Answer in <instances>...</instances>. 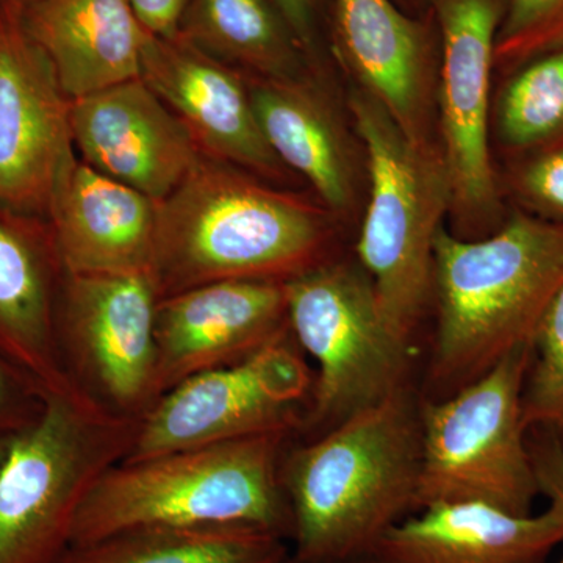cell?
<instances>
[{"instance_id": "6da1fadb", "label": "cell", "mask_w": 563, "mask_h": 563, "mask_svg": "<svg viewBox=\"0 0 563 563\" xmlns=\"http://www.w3.org/2000/svg\"><path fill=\"white\" fill-rule=\"evenodd\" d=\"M420 406L406 384L287 450L280 479L291 515L290 558L346 561L376 553L418 512Z\"/></svg>"}, {"instance_id": "7a4b0ae2", "label": "cell", "mask_w": 563, "mask_h": 563, "mask_svg": "<svg viewBox=\"0 0 563 563\" xmlns=\"http://www.w3.org/2000/svg\"><path fill=\"white\" fill-rule=\"evenodd\" d=\"M333 218L320 203L202 157L158 206V296L218 280H290L331 261Z\"/></svg>"}, {"instance_id": "3957f363", "label": "cell", "mask_w": 563, "mask_h": 563, "mask_svg": "<svg viewBox=\"0 0 563 563\" xmlns=\"http://www.w3.org/2000/svg\"><path fill=\"white\" fill-rule=\"evenodd\" d=\"M562 285L563 221L514 213L484 239L440 229L433 247V399L461 390L518 347L532 346Z\"/></svg>"}, {"instance_id": "277c9868", "label": "cell", "mask_w": 563, "mask_h": 563, "mask_svg": "<svg viewBox=\"0 0 563 563\" xmlns=\"http://www.w3.org/2000/svg\"><path fill=\"white\" fill-rule=\"evenodd\" d=\"M290 439L262 433L117 463L85 499L70 547L152 526H251L290 542L280 479Z\"/></svg>"}, {"instance_id": "5b68a950", "label": "cell", "mask_w": 563, "mask_h": 563, "mask_svg": "<svg viewBox=\"0 0 563 563\" xmlns=\"http://www.w3.org/2000/svg\"><path fill=\"white\" fill-rule=\"evenodd\" d=\"M139 418L79 383L44 395L38 417L0 435V563H57L95 485L128 457Z\"/></svg>"}, {"instance_id": "8992f818", "label": "cell", "mask_w": 563, "mask_h": 563, "mask_svg": "<svg viewBox=\"0 0 563 563\" xmlns=\"http://www.w3.org/2000/svg\"><path fill=\"white\" fill-rule=\"evenodd\" d=\"M350 110L368 166L369 198L357 240L393 331L410 343L433 290V247L453 207L439 143L407 139L372 96L352 88Z\"/></svg>"}, {"instance_id": "52a82bcc", "label": "cell", "mask_w": 563, "mask_h": 563, "mask_svg": "<svg viewBox=\"0 0 563 563\" xmlns=\"http://www.w3.org/2000/svg\"><path fill=\"white\" fill-rule=\"evenodd\" d=\"M531 362L532 346L518 347L453 395L421 402L418 510L483 503L532 514L540 492L523 420Z\"/></svg>"}, {"instance_id": "ba28073f", "label": "cell", "mask_w": 563, "mask_h": 563, "mask_svg": "<svg viewBox=\"0 0 563 563\" xmlns=\"http://www.w3.org/2000/svg\"><path fill=\"white\" fill-rule=\"evenodd\" d=\"M292 339L317 363L306 426L322 432L406 384L410 343L361 265L328 261L284 282Z\"/></svg>"}, {"instance_id": "9c48e42d", "label": "cell", "mask_w": 563, "mask_h": 563, "mask_svg": "<svg viewBox=\"0 0 563 563\" xmlns=\"http://www.w3.org/2000/svg\"><path fill=\"white\" fill-rule=\"evenodd\" d=\"M313 377L290 328L243 361L181 380L139 418L124 461L306 426Z\"/></svg>"}, {"instance_id": "30bf717a", "label": "cell", "mask_w": 563, "mask_h": 563, "mask_svg": "<svg viewBox=\"0 0 563 563\" xmlns=\"http://www.w3.org/2000/svg\"><path fill=\"white\" fill-rule=\"evenodd\" d=\"M151 273L65 274L58 328L74 379L117 412L140 418L157 401Z\"/></svg>"}, {"instance_id": "8fae6325", "label": "cell", "mask_w": 563, "mask_h": 563, "mask_svg": "<svg viewBox=\"0 0 563 563\" xmlns=\"http://www.w3.org/2000/svg\"><path fill=\"white\" fill-rule=\"evenodd\" d=\"M507 0H432L440 35L439 146L455 218L468 232L484 229L499 210L488 144L492 69Z\"/></svg>"}, {"instance_id": "7c38bea8", "label": "cell", "mask_w": 563, "mask_h": 563, "mask_svg": "<svg viewBox=\"0 0 563 563\" xmlns=\"http://www.w3.org/2000/svg\"><path fill=\"white\" fill-rule=\"evenodd\" d=\"M69 114L70 99L20 3L0 0V206L47 220L74 157Z\"/></svg>"}, {"instance_id": "4fadbf2b", "label": "cell", "mask_w": 563, "mask_h": 563, "mask_svg": "<svg viewBox=\"0 0 563 563\" xmlns=\"http://www.w3.org/2000/svg\"><path fill=\"white\" fill-rule=\"evenodd\" d=\"M329 55L415 143H433L440 35L432 9L395 0H332Z\"/></svg>"}, {"instance_id": "5bb4252c", "label": "cell", "mask_w": 563, "mask_h": 563, "mask_svg": "<svg viewBox=\"0 0 563 563\" xmlns=\"http://www.w3.org/2000/svg\"><path fill=\"white\" fill-rule=\"evenodd\" d=\"M141 79L184 122L202 157L265 179H285L287 168L263 136L242 70L176 33L169 38L150 36Z\"/></svg>"}, {"instance_id": "9a60e30c", "label": "cell", "mask_w": 563, "mask_h": 563, "mask_svg": "<svg viewBox=\"0 0 563 563\" xmlns=\"http://www.w3.org/2000/svg\"><path fill=\"white\" fill-rule=\"evenodd\" d=\"M81 161L162 202L201 161L190 132L141 77L70 101Z\"/></svg>"}, {"instance_id": "2e32d148", "label": "cell", "mask_w": 563, "mask_h": 563, "mask_svg": "<svg viewBox=\"0 0 563 563\" xmlns=\"http://www.w3.org/2000/svg\"><path fill=\"white\" fill-rule=\"evenodd\" d=\"M287 331L284 282L218 280L162 298L155 314L158 398L188 377L250 357Z\"/></svg>"}, {"instance_id": "e0dca14e", "label": "cell", "mask_w": 563, "mask_h": 563, "mask_svg": "<svg viewBox=\"0 0 563 563\" xmlns=\"http://www.w3.org/2000/svg\"><path fill=\"white\" fill-rule=\"evenodd\" d=\"M63 277L49 221L0 206V355L43 396L76 383L58 328Z\"/></svg>"}, {"instance_id": "ac0fdd59", "label": "cell", "mask_w": 563, "mask_h": 563, "mask_svg": "<svg viewBox=\"0 0 563 563\" xmlns=\"http://www.w3.org/2000/svg\"><path fill=\"white\" fill-rule=\"evenodd\" d=\"M158 206L74 155L47 217L63 272L152 274Z\"/></svg>"}, {"instance_id": "d6986e66", "label": "cell", "mask_w": 563, "mask_h": 563, "mask_svg": "<svg viewBox=\"0 0 563 563\" xmlns=\"http://www.w3.org/2000/svg\"><path fill=\"white\" fill-rule=\"evenodd\" d=\"M252 106L266 143L282 165L307 179L333 217H347L358 199L354 144L339 113L307 76H247Z\"/></svg>"}, {"instance_id": "ffe728a7", "label": "cell", "mask_w": 563, "mask_h": 563, "mask_svg": "<svg viewBox=\"0 0 563 563\" xmlns=\"http://www.w3.org/2000/svg\"><path fill=\"white\" fill-rule=\"evenodd\" d=\"M20 7L70 101L141 77L152 33L128 0H24Z\"/></svg>"}, {"instance_id": "44dd1931", "label": "cell", "mask_w": 563, "mask_h": 563, "mask_svg": "<svg viewBox=\"0 0 563 563\" xmlns=\"http://www.w3.org/2000/svg\"><path fill=\"white\" fill-rule=\"evenodd\" d=\"M563 543L553 514L515 515L483 503L424 507L385 536L376 553L395 563H547Z\"/></svg>"}, {"instance_id": "7402d4cb", "label": "cell", "mask_w": 563, "mask_h": 563, "mask_svg": "<svg viewBox=\"0 0 563 563\" xmlns=\"http://www.w3.org/2000/svg\"><path fill=\"white\" fill-rule=\"evenodd\" d=\"M177 33L250 76L291 79L313 70L268 0H190Z\"/></svg>"}, {"instance_id": "603a6c76", "label": "cell", "mask_w": 563, "mask_h": 563, "mask_svg": "<svg viewBox=\"0 0 563 563\" xmlns=\"http://www.w3.org/2000/svg\"><path fill=\"white\" fill-rule=\"evenodd\" d=\"M290 542L251 526H152L73 544L57 563H285Z\"/></svg>"}, {"instance_id": "cb8c5ba5", "label": "cell", "mask_w": 563, "mask_h": 563, "mask_svg": "<svg viewBox=\"0 0 563 563\" xmlns=\"http://www.w3.org/2000/svg\"><path fill=\"white\" fill-rule=\"evenodd\" d=\"M496 107V128L507 147L542 150L563 139V49L514 69Z\"/></svg>"}, {"instance_id": "d4e9b609", "label": "cell", "mask_w": 563, "mask_h": 563, "mask_svg": "<svg viewBox=\"0 0 563 563\" xmlns=\"http://www.w3.org/2000/svg\"><path fill=\"white\" fill-rule=\"evenodd\" d=\"M523 420L528 431L539 429L563 435V285L533 336Z\"/></svg>"}, {"instance_id": "484cf974", "label": "cell", "mask_w": 563, "mask_h": 563, "mask_svg": "<svg viewBox=\"0 0 563 563\" xmlns=\"http://www.w3.org/2000/svg\"><path fill=\"white\" fill-rule=\"evenodd\" d=\"M563 49V0H507L495 44V66L517 69Z\"/></svg>"}, {"instance_id": "4316f807", "label": "cell", "mask_w": 563, "mask_h": 563, "mask_svg": "<svg viewBox=\"0 0 563 563\" xmlns=\"http://www.w3.org/2000/svg\"><path fill=\"white\" fill-rule=\"evenodd\" d=\"M517 190L551 220L563 221V139L539 150L517 176Z\"/></svg>"}, {"instance_id": "83f0119b", "label": "cell", "mask_w": 563, "mask_h": 563, "mask_svg": "<svg viewBox=\"0 0 563 563\" xmlns=\"http://www.w3.org/2000/svg\"><path fill=\"white\" fill-rule=\"evenodd\" d=\"M279 11L313 70H321L329 55L332 0H268ZM331 57V55H329Z\"/></svg>"}, {"instance_id": "f1b7e54d", "label": "cell", "mask_w": 563, "mask_h": 563, "mask_svg": "<svg viewBox=\"0 0 563 563\" xmlns=\"http://www.w3.org/2000/svg\"><path fill=\"white\" fill-rule=\"evenodd\" d=\"M43 401L38 388L0 355V435L31 424Z\"/></svg>"}, {"instance_id": "f546056e", "label": "cell", "mask_w": 563, "mask_h": 563, "mask_svg": "<svg viewBox=\"0 0 563 563\" xmlns=\"http://www.w3.org/2000/svg\"><path fill=\"white\" fill-rule=\"evenodd\" d=\"M540 432L542 435L529 442L537 484L540 495L548 499V512L563 523V443L558 433Z\"/></svg>"}, {"instance_id": "4dcf8cb0", "label": "cell", "mask_w": 563, "mask_h": 563, "mask_svg": "<svg viewBox=\"0 0 563 563\" xmlns=\"http://www.w3.org/2000/svg\"><path fill=\"white\" fill-rule=\"evenodd\" d=\"M147 32L169 38L179 32L181 16L190 0H128Z\"/></svg>"}, {"instance_id": "1f68e13d", "label": "cell", "mask_w": 563, "mask_h": 563, "mask_svg": "<svg viewBox=\"0 0 563 563\" xmlns=\"http://www.w3.org/2000/svg\"><path fill=\"white\" fill-rule=\"evenodd\" d=\"M402 10L412 14H424L431 10L432 0H395Z\"/></svg>"}, {"instance_id": "d6a6232c", "label": "cell", "mask_w": 563, "mask_h": 563, "mask_svg": "<svg viewBox=\"0 0 563 563\" xmlns=\"http://www.w3.org/2000/svg\"><path fill=\"white\" fill-rule=\"evenodd\" d=\"M285 563H301L292 561L291 558L287 559V562ZM329 563H395L391 562L390 559L384 558L383 554L379 553H373L368 555H361V558H354V559H346V561H340V562H329Z\"/></svg>"}, {"instance_id": "836d02e7", "label": "cell", "mask_w": 563, "mask_h": 563, "mask_svg": "<svg viewBox=\"0 0 563 563\" xmlns=\"http://www.w3.org/2000/svg\"><path fill=\"white\" fill-rule=\"evenodd\" d=\"M13 2L22 3V2H24V0H13Z\"/></svg>"}, {"instance_id": "e575fe53", "label": "cell", "mask_w": 563, "mask_h": 563, "mask_svg": "<svg viewBox=\"0 0 563 563\" xmlns=\"http://www.w3.org/2000/svg\"><path fill=\"white\" fill-rule=\"evenodd\" d=\"M558 563H563V555H562V558H561V561H559Z\"/></svg>"}]
</instances>
